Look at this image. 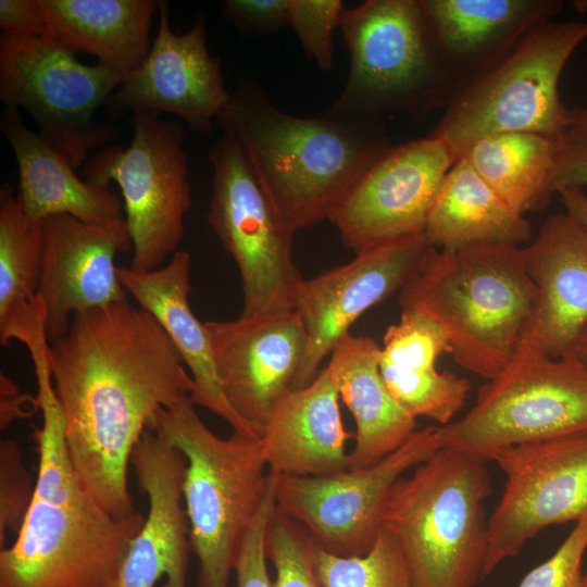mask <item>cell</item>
Listing matches in <instances>:
<instances>
[{"mask_svg": "<svg viewBox=\"0 0 587 587\" xmlns=\"http://www.w3.org/2000/svg\"><path fill=\"white\" fill-rule=\"evenodd\" d=\"M420 2L434 45L457 86L564 7L562 0Z\"/></svg>", "mask_w": 587, "mask_h": 587, "instance_id": "23", "label": "cell"}, {"mask_svg": "<svg viewBox=\"0 0 587 587\" xmlns=\"http://www.w3.org/2000/svg\"><path fill=\"white\" fill-rule=\"evenodd\" d=\"M41 411L34 426V497L10 547L0 549V587H108L145 517L118 519L84 488L68 454L50 364L34 361Z\"/></svg>", "mask_w": 587, "mask_h": 587, "instance_id": "2", "label": "cell"}, {"mask_svg": "<svg viewBox=\"0 0 587 587\" xmlns=\"http://www.w3.org/2000/svg\"><path fill=\"white\" fill-rule=\"evenodd\" d=\"M35 484L23 463L17 444H0V549L9 532L17 533L34 497Z\"/></svg>", "mask_w": 587, "mask_h": 587, "instance_id": "36", "label": "cell"}, {"mask_svg": "<svg viewBox=\"0 0 587 587\" xmlns=\"http://www.w3.org/2000/svg\"><path fill=\"white\" fill-rule=\"evenodd\" d=\"M54 40L88 53L123 74L137 70L152 41L150 29L160 0H37Z\"/></svg>", "mask_w": 587, "mask_h": 587, "instance_id": "27", "label": "cell"}, {"mask_svg": "<svg viewBox=\"0 0 587 587\" xmlns=\"http://www.w3.org/2000/svg\"><path fill=\"white\" fill-rule=\"evenodd\" d=\"M71 462L84 488L111 515L133 512L128 466L162 409L195 383L157 319L128 300L77 313L49 345Z\"/></svg>", "mask_w": 587, "mask_h": 587, "instance_id": "1", "label": "cell"}, {"mask_svg": "<svg viewBox=\"0 0 587 587\" xmlns=\"http://www.w3.org/2000/svg\"><path fill=\"white\" fill-rule=\"evenodd\" d=\"M455 158L440 138L387 147L354 180L327 220L355 254L424 232L427 214Z\"/></svg>", "mask_w": 587, "mask_h": 587, "instance_id": "15", "label": "cell"}, {"mask_svg": "<svg viewBox=\"0 0 587 587\" xmlns=\"http://www.w3.org/2000/svg\"><path fill=\"white\" fill-rule=\"evenodd\" d=\"M579 587H587V570L586 572L583 574V578H582V583H580V586Z\"/></svg>", "mask_w": 587, "mask_h": 587, "instance_id": "45", "label": "cell"}, {"mask_svg": "<svg viewBox=\"0 0 587 587\" xmlns=\"http://www.w3.org/2000/svg\"><path fill=\"white\" fill-rule=\"evenodd\" d=\"M190 253L179 250L165 266L146 272L118 266L117 274L127 294L161 324L191 372L195 383L191 402L226 421L234 435L261 440L223 392L209 330L190 308Z\"/></svg>", "mask_w": 587, "mask_h": 587, "instance_id": "22", "label": "cell"}, {"mask_svg": "<svg viewBox=\"0 0 587 587\" xmlns=\"http://www.w3.org/2000/svg\"><path fill=\"white\" fill-rule=\"evenodd\" d=\"M314 547L302 525L275 511L265 540L276 573L273 587H325L315 567Z\"/></svg>", "mask_w": 587, "mask_h": 587, "instance_id": "34", "label": "cell"}, {"mask_svg": "<svg viewBox=\"0 0 587 587\" xmlns=\"http://www.w3.org/2000/svg\"><path fill=\"white\" fill-rule=\"evenodd\" d=\"M45 252L42 221L29 216L13 188L0 187V329L37 298Z\"/></svg>", "mask_w": 587, "mask_h": 587, "instance_id": "30", "label": "cell"}, {"mask_svg": "<svg viewBox=\"0 0 587 587\" xmlns=\"http://www.w3.org/2000/svg\"><path fill=\"white\" fill-rule=\"evenodd\" d=\"M427 248L423 234L388 240L303 280L295 310L304 324L308 349L294 390L315 379L322 362L364 312L399 292Z\"/></svg>", "mask_w": 587, "mask_h": 587, "instance_id": "18", "label": "cell"}, {"mask_svg": "<svg viewBox=\"0 0 587 587\" xmlns=\"http://www.w3.org/2000/svg\"><path fill=\"white\" fill-rule=\"evenodd\" d=\"M587 39V21H546L460 83L429 136L455 161L478 139L505 132L564 135L570 110L559 92L561 75Z\"/></svg>", "mask_w": 587, "mask_h": 587, "instance_id": "7", "label": "cell"}, {"mask_svg": "<svg viewBox=\"0 0 587 587\" xmlns=\"http://www.w3.org/2000/svg\"><path fill=\"white\" fill-rule=\"evenodd\" d=\"M130 464L149 509L108 587H187L189 525L183 497L186 459L162 436L146 429Z\"/></svg>", "mask_w": 587, "mask_h": 587, "instance_id": "20", "label": "cell"}, {"mask_svg": "<svg viewBox=\"0 0 587 587\" xmlns=\"http://www.w3.org/2000/svg\"><path fill=\"white\" fill-rule=\"evenodd\" d=\"M158 32L141 65L124 78L104 107L117 118L127 111L159 115L172 113L199 134H209L225 107V87L220 58L208 49L207 20L196 17L190 29L176 34L170 8L160 1Z\"/></svg>", "mask_w": 587, "mask_h": 587, "instance_id": "16", "label": "cell"}, {"mask_svg": "<svg viewBox=\"0 0 587 587\" xmlns=\"http://www.w3.org/2000/svg\"><path fill=\"white\" fill-rule=\"evenodd\" d=\"M492 461L505 483L488 519L483 576L544 528L587 513V430L512 446Z\"/></svg>", "mask_w": 587, "mask_h": 587, "instance_id": "14", "label": "cell"}, {"mask_svg": "<svg viewBox=\"0 0 587 587\" xmlns=\"http://www.w3.org/2000/svg\"><path fill=\"white\" fill-rule=\"evenodd\" d=\"M223 392L238 416L262 438L278 403L294 389L308 334L296 310L208 321Z\"/></svg>", "mask_w": 587, "mask_h": 587, "instance_id": "17", "label": "cell"}, {"mask_svg": "<svg viewBox=\"0 0 587 587\" xmlns=\"http://www.w3.org/2000/svg\"><path fill=\"white\" fill-rule=\"evenodd\" d=\"M587 430V367L552 358L527 330L504 367L458 421L439 426L442 446L491 461L512 446Z\"/></svg>", "mask_w": 587, "mask_h": 587, "instance_id": "9", "label": "cell"}, {"mask_svg": "<svg viewBox=\"0 0 587 587\" xmlns=\"http://www.w3.org/2000/svg\"><path fill=\"white\" fill-rule=\"evenodd\" d=\"M0 130L15 157L17 199L35 220L60 214L103 225L124 220L122 201L108 187L83 180L66 157L24 123L18 110L4 109Z\"/></svg>", "mask_w": 587, "mask_h": 587, "instance_id": "25", "label": "cell"}, {"mask_svg": "<svg viewBox=\"0 0 587 587\" xmlns=\"http://www.w3.org/2000/svg\"><path fill=\"white\" fill-rule=\"evenodd\" d=\"M380 352L372 337L349 333L336 345L326 366L355 422L352 470L378 462L416 430V419L394 398L382 377Z\"/></svg>", "mask_w": 587, "mask_h": 587, "instance_id": "26", "label": "cell"}, {"mask_svg": "<svg viewBox=\"0 0 587 587\" xmlns=\"http://www.w3.org/2000/svg\"><path fill=\"white\" fill-rule=\"evenodd\" d=\"M216 121L237 138L261 187L294 233L327 220L341 196L391 145L380 120L290 115L248 79L229 91Z\"/></svg>", "mask_w": 587, "mask_h": 587, "instance_id": "3", "label": "cell"}, {"mask_svg": "<svg viewBox=\"0 0 587 587\" xmlns=\"http://www.w3.org/2000/svg\"><path fill=\"white\" fill-rule=\"evenodd\" d=\"M190 397L159 411L149 428L186 459L183 497L198 587H227L245 535L262 507L270 476L260 440L224 439L199 417Z\"/></svg>", "mask_w": 587, "mask_h": 587, "instance_id": "6", "label": "cell"}, {"mask_svg": "<svg viewBox=\"0 0 587 587\" xmlns=\"http://www.w3.org/2000/svg\"><path fill=\"white\" fill-rule=\"evenodd\" d=\"M537 300L523 250L510 245L428 247L398 295L401 310L439 322L455 363L486 380L511 360Z\"/></svg>", "mask_w": 587, "mask_h": 587, "instance_id": "4", "label": "cell"}, {"mask_svg": "<svg viewBox=\"0 0 587 587\" xmlns=\"http://www.w3.org/2000/svg\"><path fill=\"white\" fill-rule=\"evenodd\" d=\"M268 476L270 488L266 498L248 528L235 561L237 587H273L266 565L265 540L276 508L270 473Z\"/></svg>", "mask_w": 587, "mask_h": 587, "instance_id": "38", "label": "cell"}, {"mask_svg": "<svg viewBox=\"0 0 587 587\" xmlns=\"http://www.w3.org/2000/svg\"><path fill=\"white\" fill-rule=\"evenodd\" d=\"M380 347V362L416 371L436 369L437 359L451 353L442 325L414 310H401L400 321L387 328Z\"/></svg>", "mask_w": 587, "mask_h": 587, "instance_id": "33", "label": "cell"}, {"mask_svg": "<svg viewBox=\"0 0 587 587\" xmlns=\"http://www.w3.org/2000/svg\"><path fill=\"white\" fill-rule=\"evenodd\" d=\"M565 213L587 227V195L583 188L564 187L557 192Z\"/></svg>", "mask_w": 587, "mask_h": 587, "instance_id": "42", "label": "cell"}, {"mask_svg": "<svg viewBox=\"0 0 587 587\" xmlns=\"http://www.w3.org/2000/svg\"><path fill=\"white\" fill-rule=\"evenodd\" d=\"M344 9L340 0H289L288 26L322 71L334 66L333 35Z\"/></svg>", "mask_w": 587, "mask_h": 587, "instance_id": "35", "label": "cell"}, {"mask_svg": "<svg viewBox=\"0 0 587 587\" xmlns=\"http://www.w3.org/2000/svg\"><path fill=\"white\" fill-rule=\"evenodd\" d=\"M587 186V132L569 129L560 138L550 180L553 197L561 188Z\"/></svg>", "mask_w": 587, "mask_h": 587, "instance_id": "40", "label": "cell"}, {"mask_svg": "<svg viewBox=\"0 0 587 587\" xmlns=\"http://www.w3.org/2000/svg\"><path fill=\"white\" fill-rule=\"evenodd\" d=\"M289 0H226L222 12L241 36L261 37L288 25Z\"/></svg>", "mask_w": 587, "mask_h": 587, "instance_id": "39", "label": "cell"}, {"mask_svg": "<svg viewBox=\"0 0 587 587\" xmlns=\"http://www.w3.org/2000/svg\"><path fill=\"white\" fill-rule=\"evenodd\" d=\"M339 400L325 367L312 383L278 403L260 440L268 472L325 476L349 469L346 446L352 434L344 426Z\"/></svg>", "mask_w": 587, "mask_h": 587, "instance_id": "24", "label": "cell"}, {"mask_svg": "<svg viewBox=\"0 0 587 587\" xmlns=\"http://www.w3.org/2000/svg\"><path fill=\"white\" fill-rule=\"evenodd\" d=\"M379 369L390 394L412 416L428 417L440 426L452 422L471 389L467 378L437 369L416 371L384 362Z\"/></svg>", "mask_w": 587, "mask_h": 587, "instance_id": "31", "label": "cell"}, {"mask_svg": "<svg viewBox=\"0 0 587 587\" xmlns=\"http://www.w3.org/2000/svg\"><path fill=\"white\" fill-rule=\"evenodd\" d=\"M42 224L45 252L37 296L52 344L65 335L75 314L128 300L114 259L128 252L133 242L125 218L93 225L60 214Z\"/></svg>", "mask_w": 587, "mask_h": 587, "instance_id": "19", "label": "cell"}, {"mask_svg": "<svg viewBox=\"0 0 587 587\" xmlns=\"http://www.w3.org/2000/svg\"><path fill=\"white\" fill-rule=\"evenodd\" d=\"M569 355L575 358L580 364L587 367V324L584 326Z\"/></svg>", "mask_w": 587, "mask_h": 587, "instance_id": "43", "label": "cell"}, {"mask_svg": "<svg viewBox=\"0 0 587 587\" xmlns=\"http://www.w3.org/2000/svg\"><path fill=\"white\" fill-rule=\"evenodd\" d=\"M586 551L587 513L575 522L574 528L558 550L528 572L517 587H579Z\"/></svg>", "mask_w": 587, "mask_h": 587, "instance_id": "37", "label": "cell"}, {"mask_svg": "<svg viewBox=\"0 0 587 587\" xmlns=\"http://www.w3.org/2000/svg\"><path fill=\"white\" fill-rule=\"evenodd\" d=\"M441 447L439 426H427L416 429L397 450L363 469L325 476L268 472L276 512L302 525L321 549L341 557L363 555L383 527L386 504L396 483Z\"/></svg>", "mask_w": 587, "mask_h": 587, "instance_id": "13", "label": "cell"}, {"mask_svg": "<svg viewBox=\"0 0 587 587\" xmlns=\"http://www.w3.org/2000/svg\"><path fill=\"white\" fill-rule=\"evenodd\" d=\"M569 115L571 123L569 129L587 132V108L570 109Z\"/></svg>", "mask_w": 587, "mask_h": 587, "instance_id": "44", "label": "cell"}, {"mask_svg": "<svg viewBox=\"0 0 587 587\" xmlns=\"http://www.w3.org/2000/svg\"><path fill=\"white\" fill-rule=\"evenodd\" d=\"M338 28L350 71L326 114L380 120L403 113L421 121L447 107L457 84L434 45L420 0H366L345 8Z\"/></svg>", "mask_w": 587, "mask_h": 587, "instance_id": "8", "label": "cell"}, {"mask_svg": "<svg viewBox=\"0 0 587 587\" xmlns=\"http://www.w3.org/2000/svg\"><path fill=\"white\" fill-rule=\"evenodd\" d=\"M208 221L234 259L242 316L295 310L304 280L294 261V232L277 214L239 141L228 130L211 147Z\"/></svg>", "mask_w": 587, "mask_h": 587, "instance_id": "11", "label": "cell"}, {"mask_svg": "<svg viewBox=\"0 0 587 587\" xmlns=\"http://www.w3.org/2000/svg\"><path fill=\"white\" fill-rule=\"evenodd\" d=\"M423 235L428 247L445 251L484 245L520 247L532 241L533 226L460 158L434 197Z\"/></svg>", "mask_w": 587, "mask_h": 587, "instance_id": "28", "label": "cell"}, {"mask_svg": "<svg viewBox=\"0 0 587 587\" xmlns=\"http://www.w3.org/2000/svg\"><path fill=\"white\" fill-rule=\"evenodd\" d=\"M560 137L533 132H505L475 141L461 158L513 210L521 214L545 209Z\"/></svg>", "mask_w": 587, "mask_h": 587, "instance_id": "29", "label": "cell"}, {"mask_svg": "<svg viewBox=\"0 0 587 587\" xmlns=\"http://www.w3.org/2000/svg\"><path fill=\"white\" fill-rule=\"evenodd\" d=\"M522 250L538 290L527 330L547 354L566 357L587 324V227L567 213L552 215Z\"/></svg>", "mask_w": 587, "mask_h": 587, "instance_id": "21", "label": "cell"}, {"mask_svg": "<svg viewBox=\"0 0 587 587\" xmlns=\"http://www.w3.org/2000/svg\"><path fill=\"white\" fill-rule=\"evenodd\" d=\"M133 116L130 143L97 152L87 165L86 179L120 186L134 250L129 267L146 272L178 251L191 188L183 147L185 129L146 111H134Z\"/></svg>", "mask_w": 587, "mask_h": 587, "instance_id": "12", "label": "cell"}, {"mask_svg": "<svg viewBox=\"0 0 587 587\" xmlns=\"http://www.w3.org/2000/svg\"><path fill=\"white\" fill-rule=\"evenodd\" d=\"M314 563L325 587H412L402 550L384 527L363 555H336L315 545Z\"/></svg>", "mask_w": 587, "mask_h": 587, "instance_id": "32", "label": "cell"}, {"mask_svg": "<svg viewBox=\"0 0 587 587\" xmlns=\"http://www.w3.org/2000/svg\"><path fill=\"white\" fill-rule=\"evenodd\" d=\"M124 80L104 64H84L53 39L0 35V100L24 110L38 133L77 170L115 133L96 112Z\"/></svg>", "mask_w": 587, "mask_h": 587, "instance_id": "10", "label": "cell"}, {"mask_svg": "<svg viewBox=\"0 0 587 587\" xmlns=\"http://www.w3.org/2000/svg\"><path fill=\"white\" fill-rule=\"evenodd\" d=\"M0 28L8 36L54 40L37 0H0Z\"/></svg>", "mask_w": 587, "mask_h": 587, "instance_id": "41", "label": "cell"}, {"mask_svg": "<svg viewBox=\"0 0 587 587\" xmlns=\"http://www.w3.org/2000/svg\"><path fill=\"white\" fill-rule=\"evenodd\" d=\"M491 494L487 461L441 447L394 486L383 527L400 546L412 587H474L483 575Z\"/></svg>", "mask_w": 587, "mask_h": 587, "instance_id": "5", "label": "cell"}]
</instances>
